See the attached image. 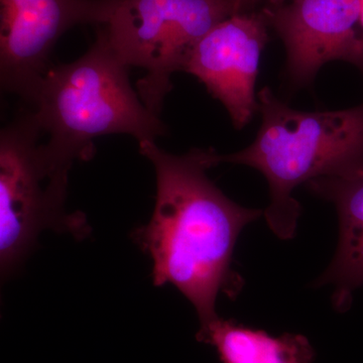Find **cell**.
<instances>
[{"mask_svg":"<svg viewBox=\"0 0 363 363\" xmlns=\"http://www.w3.org/2000/svg\"><path fill=\"white\" fill-rule=\"evenodd\" d=\"M156 172L154 213L135 233L152 260L154 285L176 286L195 308L200 326L216 319L219 295L236 298L245 281L233 267L241 231L264 211L229 199L207 176V150L173 155L156 142L138 143Z\"/></svg>","mask_w":363,"mask_h":363,"instance_id":"cell-1","label":"cell"},{"mask_svg":"<svg viewBox=\"0 0 363 363\" xmlns=\"http://www.w3.org/2000/svg\"><path fill=\"white\" fill-rule=\"evenodd\" d=\"M130 70L97 26L96 39L83 56L45 74L28 108L49 136L40 152L52 182L68 186L72 164L90 161L100 136L128 135L140 143L166 135L161 117L131 85Z\"/></svg>","mask_w":363,"mask_h":363,"instance_id":"cell-2","label":"cell"},{"mask_svg":"<svg viewBox=\"0 0 363 363\" xmlns=\"http://www.w3.org/2000/svg\"><path fill=\"white\" fill-rule=\"evenodd\" d=\"M257 102L262 124L252 145L233 154L207 150L208 162L211 168L245 164L266 177L271 201L264 218L274 235L290 240L302 211L294 190L363 157V104L343 111H301L267 87L259 91Z\"/></svg>","mask_w":363,"mask_h":363,"instance_id":"cell-3","label":"cell"},{"mask_svg":"<svg viewBox=\"0 0 363 363\" xmlns=\"http://www.w3.org/2000/svg\"><path fill=\"white\" fill-rule=\"evenodd\" d=\"M99 26L119 56L145 74L136 90L150 111L161 116L173 89L172 76L184 70L193 48L214 26L243 13L240 0H113Z\"/></svg>","mask_w":363,"mask_h":363,"instance_id":"cell-4","label":"cell"},{"mask_svg":"<svg viewBox=\"0 0 363 363\" xmlns=\"http://www.w3.org/2000/svg\"><path fill=\"white\" fill-rule=\"evenodd\" d=\"M32 109H25L0 133V269L2 278L28 257L45 229L84 238V215L68 214V189L50 179L43 161L42 135Z\"/></svg>","mask_w":363,"mask_h":363,"instance_id":"cell-5","label":"cell"},{"mask_svg":"<svg viewBox=\"0 0 363 363\" xmlns=\"http://www.w3.org/2000/svg\"><path fill=\"white\" fill-rule=\"evenodd\" d=\"M113 0H0V84L33 104L52 68L64 33L79 25H105Z\"/></svg>","mask_w":363,"mask_h":363,"instance_id":"cell-6","label":"cell"},{"mask_svg":"<svg viewBox=\"0 0 363 363\" xmlns=\"http://www.w3.org/2000/svg\"><path fill=\"white\" fill-rule=\"evenodd\" d=\"M264 11L285 45L293 84H310L332 61L362 70V0H288Z\"/></svg>","mask_w":363,"mask_h":363,"instance_id":"cell-7","label":"cell"},{"mask_svg":"<svg viewBox=\"0 0 363 363\" xmlns=\"http://www.w3.org/2000/svg\"><path fill=\"white\" fill-rule=\"evenodd\" d=\"M269 25L264 11L233 14L196 44L184 66L224 105L238 130L259 108L255 90Z\"/></svg>","mask_w":363,"mask_h":363,"instance_id":"cell-8","label":"cell"},{"mask_svg":"<svg viewBox=\"0 0 363 363\" xmlns=\"http://www.w3.org/2000/svg\"><path fill=\"white\" fill-rule=\"evenodd\" d=\"M313 194L333 203L338 214L335 255L314 286H332V305L345 313L353 294L363 286V157L335 173L307 183Z\"/></svg>","mask_w":363,"mask_h":363,"instance_id":"cell-9","label":"cell"},{"mask_svg":"<svg viewBox=\"0 0 363 363\" xmlns=\"http://www.w3.org/2000/svg\"><path fill=\"white\" fill-rule=\"evenodd\" d=\"M196 338L214 347L221 363H314L316 357L302 334L272 336L219 316L200 326Z\"/></svg>","mask_w":363,"mask_h":363,"instance_id":"cell-10","label":"cell"},{"mask_svg":"<svg viewBox=\"0 0 363 363\" xmlns=\"http://www.w3.org/2000/svg\"><path fill=\"white\" fill-rule=\"evenodd\" d=\"M255 1H257V0H240L242 11H248V7L252 6V4H255ZM266 1L267 2V7H278L283 6L288 0H266Z\"/></svg>","mask_w":363,"mask_h":363,"instance_id":"cell-11","label":"cell"},{"mask_svg":"<svg viewBox=\"0 0 363 363\" xmlns=\"http://www.w3.org/2000/svg\"><path fill=\"white\" fill-rule=\"evenodd\" d=\"M362 23L363 26V0H362Z\"/></svg>","mask_w":363,"mask_h":363,"instance_id":"cell-12","label":"cell"},{"mask_svg":"<svg viewBox=\"0 0 363 363\" xmlns=\"http://www.w3.org/2000/svg\"><path fill=\"white\" fill-rule=\"evenodd\" d=\"M362 73H363V69H362Z\"/></svg>","mask_w":363,"mask_h":363,"instance_id":"cell-13","label":"cell"}]
</instances>
